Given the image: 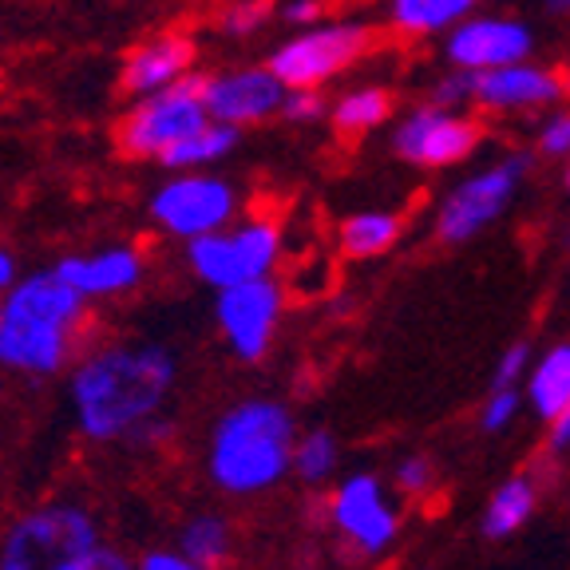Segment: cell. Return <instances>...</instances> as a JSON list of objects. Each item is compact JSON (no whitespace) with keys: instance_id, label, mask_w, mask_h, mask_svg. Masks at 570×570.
<instances>
[{"instance_id":"cell-1","label":"cell","mask_w":570,"mask_h":570,"mask_svg":"<svg viewBox=\"0 0 570 570\" xmlns=\"http://www.w3.org/2000/svg\"><path fill=\"white\" fill-rule=\"evenodd\" d=\"M178 356L163 341L88 345L68 368V404L91 444H131L147 420L167 412Z\"/></svg>"},{"instance_id":"cell-2","label":"cell","mask_w":570,"mask_h":570,"mask_svg":"<svg viewBox=\"0 0 570 570\" xmlns=\"http://www.w3.org/2000/svg\"><path fill=\"white\" fill-rule=\"evenodd\" d=\"M91 302L60 269H32L4 289L0 368L20 376H60L76 365L88 337Z\"/></svg>"},{"instance_id":"cell-3","label":"cell","mask_w":570,"mask_h":570,"mask_svg":"<svg viewBox=\"0 0 570 570\" xmlns=\"http://www.w3.org/2000/svg\"><path fill=\"white\" fill-rule=\"evenodd\" d=\"M294 416L277 401H242L214 420L206 475L226 495H258L294 472Z\"/></svg>"},{"instance_id":"cell-4","label":"cell","mask_w":570,"mask_h":570,"mask_svg":"<svg viewBox=\"0 0 570 570\" xmlns=\"http://www.w3.org/2000/svg\"><path fill=\"white\" fill-rule=\"evenodd\" d=\"M104 543L99 519L76 499H52L12 519L0 534V570H63Z\"/></svg>"},{"instance_id":"cell-5","label":"cell","mask_w":570,"mask_h":570,"mask_svg":"<svg viewBox=\"0 0 570 570\" xmlns=\"http://www.w3.org/2000/svg\"><path fill=\"white\" fill-rule=\"evenodd\" d=\"M373 45L376 32L365 20H317L309 28H294L282 45L269 48L266 63L282 76L285 88L325 91L341 71L365 60Z\"/></svg>"},{"instance_id":"cell-6","label":"cell","mask_w":570,"mask_h":570,"mask_svg":"<svg viewBox=\"0 0 570 570\" xmlns=\"http://www.w3.org/2000/svg\"><path fill=\"white\" fill-rule=\"evenodd\" d=\"M242 195L226 175L214 170H167L147 198V218L175 242H195L203 234L226 230L238 218Z\"/></svg>"},{"instance_id":"cell-7","label":"cell","mask_w":570,"mask_h":570,"mask_svg":"<svg viewBox=\"0 0 570 570\" xmlns=\"http://www.w3.org/2000/svg\"><path fill=\"white\" fill-rule=\"evenodd\" d=\"M206 124H210V111H206L198 76H190L175 88L131 99V107L116 124V147L131 163H159L170 147H178Z\"/></svg>"},{"instance_id":"cell-8","label":"cell","mask_w":570,"mask_h":570,"mask_svg":"<svg viewBox=\"0 0 570 570\" xmlns=\"http://www.w3.org/2000/svg\"><path fill=\"white\" fill-rule=\"evenodd\" d=\"M190 274L210 289L269 277L282 262V226L274 218H234L226 230L203 234L183 246Z\"/></svg>"},{"instance_id":"cell-9","label":"cell","mask_w":570,"mask_h":570,"mask_svg":"<svg viewBox=\"0 0 570 570\" xmlns=\"http://www.w3.org/2000/svg\"><path fill=\"white\" fill-rule=\"evenodd\" d=\"M527 170H531V155H508V159L491 163L480 175L463 178L460 187L448 190L436 214V238L448 246L472 242L495 223L499 214L508 210L515 190L523 187Z\"/></svg>"},{"instance_id":"cell-10","label":"cell","mask_w":570,"mask_h":570,"mask_svg":"<svg viewBox=\"0 0 570 570\" xmlns=\"http://www.w3.org/2000/svg\"><path fill=\"white\" fill-rule=\"evenodd\" d=\"M483 142V124L475 116H463L455 107L420 104L401 124L392 127V151L396 159L420 170H444L472 159Z\"/></svg>"},{"instance_id":"cell-11","label":"cell","mask_w":570,"mask_h":570,"mask_svg":"<svg viewBox=\"0 0 570 570\" xmlns=\"http://www.w3.org/2000/svg\"><path fill=\"white\" fill-rule=\"evenodd\" d=\"M198 88H203L210 119L238 127V131L277 119L285 96H289V88L269 63H234V68L198 71Z\"/></svg>"},{"instance_id":"cell-12","label":"cell","mask_w":570,"mask_h":570,"mask_svg":"<svg viewBox=\"0 0 570 570\" xmlns=\"http://www.w3.org/2000/svg\"><path fill=\"white\" fill-rule=\"evenodd\" d=\"M285 313V289L269 277H254V282L226 285L214 297V321L218 333L230 345V353L246 365L262 361L274 345L277 321Z\"/></svg>"},{"instance_id":"cell-13","label":"cell","mask_w":570,"mask_h":570,"mask_svg":"<svg viewBox=\"0 0 570 570\" xmlns=\"http://www.w3.org/2000/svg\"><path fill=\"white\" fill-rule=\"evenodd\" d=\"M198 56H203V45L187 28H163V32L142 36L119 63V91L127 99H142L163 88H175V83L198 76Z\"/></svg>"},{"instance_id":"cell-14","label":"cell","mask_w":570,"mask_h":570,"mask_svg":"<svg viewBox=\"0 0 570 570\" xmlns=\"http://www.w3.org/2000/svg\"><path fill=\"white\" fill-rule=\"evenodd\" d=\"M534 32L515 17H468L448 32L444 56L452 68L491 71L508 63L531 60Z\"/></svg>"},{"instance_id":"cell-15","label":"cell","mask_w":570,"mask_h":570,"mask_svg":"<svg viewBox=\"0 0 570 570\" xmlns=\"http://www.w3.org/2000/svg\"><path fill=\"white\" fill-rule=\"evenodd\" d=\"M567 96V80L547 63L519 60L508 68L475 71L472 104L488 116H523V111H543Z\"/></svg>"},{"instance_id":"cell-16","label":"cell","mask_w":570,"mask_h":570,"mask_svg":"<svg viewBox=\"0 0 570 570\" xmlns=\"http://www.w3.org/2000/svg\"><path fill=\"white\" fill-rule=\"evenodd\" d=\"M63 282H71L96 302H116V297L135 294L147 277V254L131 242H116V246H99V249H83V254H68V258L56 262Z\"/></svg>"},{"instance_id":"cell-17","label":"cell","mask_w":570,"mask_h":570,"mask_svg":"<svg viewBox=\"0 0 570 570\" xmlns=\"http://www.w3.org/2000/svg\"><path fill=\"white\" fill-rule=\"evenodd\" d=\"M330 515L341 527V534H348L356 543V551L381 554L384 547L396 539V511L389 508L381 483L373 475H353L345 480L330 499Z\"/></svg>"},{"instance_id":"cell-18","label":"cell","mask_w":570,"mask_h":570,"mask_svg":"<svg viewBox=\"0 0 570 570\" xmlns=\"http://www.w3.org/2000/svg\"><path fill=\"white\" fill-rule=\"evenodd\" d=\"M384 24L401 36L452 32L460 20L475 17L480 0H381Z\"/></svg>"},{"instance_id":"cell-19","label":"cell","mask_w":570,"mask_h":570,"mask_svg":"<svg viewBox=\"0 0 570 570\" xmlns=\"http://www.w3.org/2000/svg\"><path fill=\"white\" fill-rule=\"evenodd\" d=\"M392 107H396V99H392L389 88L361 83V88H348L337 99H330V124L341 139H361V135L389 124Z\"/></svg>"},{"instance_id":"cell-20","label":"cell","mask_w":570,"mask_h":570,"mask_svg":"<svg viewBox=\"0 0 570 570\" xmlns=\"http://www.w3.org/2000/svg\"><path fill=\"white\" fill-rule=\"evenodd\" d=\"M404 234V218L392 210H356L348 218H341L337 226V242H341V254L353 262H365V258H381L389 254Z\"/></svg>"},{"instance_id":"cell-21","label":"cell","mask_w":570,"mask_h":570,"mask_svg":"<svg viewBox=\"0 0 570 570\" xmlns=\"http://www.w3.org/2000/svg\"><path fill=\"white\" fill-rule=\"evenodd\" d=\"M238 142H242L238 127L210 119V124L198 127L195 135H187L178 147H170V151L159 159V167L163 170H210V167H218V163L230 159V155L238 151Z\"/></svg>"},{"instance_id":"cell-22","label":"cell","mask_w":570,"mask_h":570,"mask_svg":"<svg viewBox=\"0 0 570 570\" xmlns=\"http://www.w3.org/2000/svg\"><path fill=\"white\" fill-rule=\"evenodd\" d=\"M527 401L539 420H559L570 409V345H554L527 376Z\"/></svg>"},{"instance_id":"cell-23","label":"cell","mask_w":570,"mask_h":570,"mask_svg":"<svg viewBox=\"0 0 570 570\" xmlns=\"http://www.w3.org/2000/svg\"><path fill=\"white\" fill-rule=\"evenodd\" d=\"M230 547H234V534H230V523L223 515H190L178 531V551L187 554V559L203 562V567H223L230 559Z\"/></svg>"},{"instance_id":"cell-24","label":"cell","mask_w":570,"mask_h":570,"mask_svg":"<svg viewBox=\"0 0 570 570\" xmlns=\"http://www.w3.org/2000/svg\"><path fill=\"white\" fill-rule=\"evenodd\" d=\"M534 511V483L531 480H508L503 488L491 495L488 511H483V534L488 539H508L527 523V515Z\"/></svg>"},{"instance_id":"cell-25","label":"cell","mask_w":570,"mask_h":570,"mask_svg":"<svg viewBox=\"0 0 570 570\" xmlns=\"http://www.w3.org/2000/svg\"><path fill=\"white\" fill-rule=\"evenodd\" d=\"M269 20H277V0H218L214 32L230 45H246L266 32Z\"/></svg>"},{"instance_id":"cell-26","label":"cell","mask_w":570,"mask_h":570,"mask_svg":"<svg viewBox=\"0 0 570 570\" xmlns=\"http://www.w3.org/2000/svg\"><path fill=\"white\" fill-rule=\"evenodd\" d=\"M337 468V440L325 428H313L294 448V472L302 483H325Z\"/></svg>"},{"instance_id":"cell-27","label":"cell","mask_w":570,"mask_h":570,"mask_svg":"<svg viewBox=\"0 0 570 570\" xmlns=\"http://www.w3.org/2000/svg\"><path fill=\"white\" fill-rule=\"evenodd\" d=\"M330 116V99H325V91L317 88H289V96H285L282 104V119L294 127H305V124H317V119Z\"/></svg>"},{"instance_id":"cell-28","label":"cell","mask_w":570,"mask_h":570,"mask_svg":"<svg viewBox=\"0 0 570 570\" xmlns=\"http://www.w3.org/2000/svg\"><path fill=\"white\" fill-rule=\"evenodd\" d=\"M472 96H475V71L452 68L432 83V104L440 107H455L460 111L463 104H472Z\"/></svg>"},{"instance_id":"cell-29","label":"cell","mask_w":570,"mask_h":570,"mask_svg":"<svg viewBox=\"0 0 570 570\" xmlns=\"http://www.w3.org/2000/svg\"><path fill=\"white\" fill-rule=\"evenodd\" d=\"M539 151L547 159H570V107L554 111L543 127H539Z\"/></svg>"},{"instance_id":"cell-30","label":"cell","mask_w":570,"mask_h":570,"mask_svg":"<svg viewBox=\"0 0 570 570\" xmlns=\"http://www.w3.org/2000/svg\"><path fill=\"white\" fill-rule=\"evenodd\" d=\"M63 570H139V559H127L119 547L99 543V547H91L88 554H80L76 562H68Z\"/></svg>"},{"instance_id":"cell-31","label":"cell","mask_w":570,"mask_h":570,"mask_svg":"<svg viewBox=\"0 0 570 570\" xmlns=\"http://www.w3.org/2000/svg\"><path fill=\"white\" fill-rule=\"evenodd\" d=\"M519 412V392L515 389H491V401L483 404V432H499V428H508Z\"/></svg>"},{"instance_id":"cell-32","label":"cell","mask_w":570,"mask_h":570,"mask_svg":"<svg viewBox=\"0 0 570 570\" xmlns=\"http://www.w3.org/2000/svg\"><path fill=\"white\" fill-rule=\"evenodd\" d=\"M277 20L289 32L294 28H309L317 20H325V0H277Z\"/></svg>"},{"instance_id":"cell-33","label":"cell","mask_w":570,"mask_h":570,"mask_svg":"<svg viewBox=\"0 0 570 570\" xmlns=\"http://www.w3.org/2000/svg\"><path fill=\"white\" fill-rule=\"evenodd\" d=\"M527 361H531V345H527V341H515V345H511L508 353L499 356L495 381H491V389H515V381L527 373Z\"/></svg>"},{"instance_id":"cell-34","label":"cell","mask_w":570,"mask_h":570,"mask_svg":"<svg viewBox=\"0 0 570 570\" xmlns=\"http://www.w3.org/2000/svg\"><path fill=\"white\" fill-rule=\"evenodd\" d=\"M396 483H401V491H409V495H420V491L432 483V463H428L424 455H412V460H404L401 468H396Z\"/></svg>"},{"instance_id":"cell-35","label":"cell","mask_w":570,"mask_h":570,"mask_svg":"<svg viewBox=\"0 0 570 570\" xmlns=\"http://www.w3.org/2000/svg\"><path fill=\"white\" fill-rule=\"evenodd\" d=\"M139 570H214V567H203V562L187 559L183 551H147L139 559Z\"/></svg>"},{"instance_id":"cell-36","label":"cell","mask_w":570,"mask_h":570,"mask_svg":"<svg viewBox=\"0 0 570 570\" xmlns=\"http://www.w3.org/2000/svg\"><path fill=\"white\" fill-rule=\"evenodd\" d=\"M170 432H175V420L163 412V416H155V420H147V424L139 428L131 436V444L135 448H159V444H167L170 440Z\"/></svg>"},{"instance_id":"cell-37","label":"cell","mask_w":570,"mask_h":570,"mask_svg":"<svg viewBox=\"0 0 570 570\" xmlns=\"http://www.w3.org/2000/svg\"><path fill=\"white\" fill-rule=\"evenodd\" d=\"M17 282V258H12V249L0 246V289H9Z\"/></svg>"},{"instance_id":"cell-38","label":"cell","mask_w":570,"mask_h":570,"mask_svg":"<svg viewBox=\"0 0 570 570\" xmlns=\"http://www.w3.org/2000/svg\"><path fill=\"white\" fill-rule=\"evenodd\" d=\"M554 448H567L570 444V409L567 412H562V416L559 420H554Z\"/></svg>"},{"instance_id":"cell-39","label":"cell","mask_w":570,"mask_h":570,"mask_svg":"<svg viewBox=\"0 0 570 570\" xmlns=\"http://www.w3.org/2000/svg\"><path fill=\"white\" fill-rule=\"evenodd\" d=\"M551 12H570V0H543Z\"/></svg>"},{"instance_id":"cell-40","label":"cell","mask_w":570,"mask_h":570,"mask_svg":"<svg viewBox=\"0 0 570 570\" xmlns=\"http://www.w3.org/2000/svg\"><path fill=\"white\" fill-rule=\"evenodd\" d=\"M0 325H4V289H0Z\"/></svg>"},{"instance_id":"cell-41","label":"cell","mask_w":570,"mask_h":570,"mask_svg":"<svg viewBox=\"0 0 570 570\" xmlns=\"http://www.w3.org/2000/svg\"><path fill=\"white\" fill-rule=\"evenodd\" d=\"M147 4H178V0H147Z\"/></svg>"},{"instance_id":"cell-42","label":"cell","mask_w":570,"mask_h":570,"mask_svg":"<svg viewBox=\"0 0 570 570\" xmlns=\"http://www.w3.org/2000/svg\"><path fill=\"white\" fill-rule=\"evenodd\" d=\"M567 190H570V167H567Z\"/></svg>"},{"instance_id":"cell-43","label":"cell","mask_w":570,"mask_h":570,"mask_svg":"<svg viewBox=\"0 0 570 570\" xmlns=\"http://www.w3.org/2000/svg\"><path fill=\"white\" fill-rule=\"evenodd\" d=\"M567 91H570V71H567Z\"/></svg>"}]
</instances>
